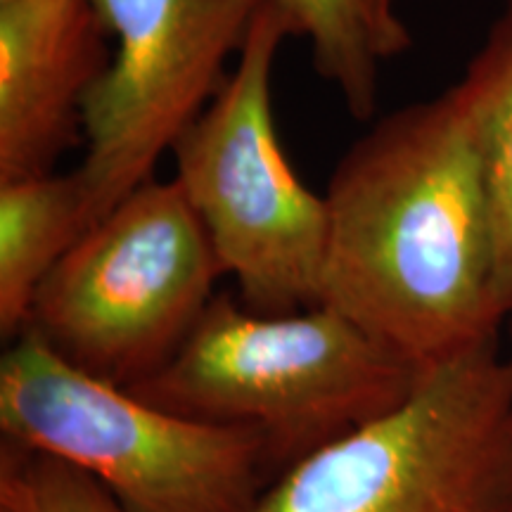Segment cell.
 Returning <instances> with one entry per match:
<instances>
[{
	"label": "cell",
	"mask_w": 512,
	"mask_h": 512,
	"mask_svg": "<svg viewBox=\"0 0 512 512\" xmlns=\"http://www.w3.org/2000/svg\"><path fill=\"white\" fill-rule=\"evenodd\" d=\"M91 226L76 171L0 183V335L5 342L22 335L41 285Z\"/></svg>",
	"instance_id": "9c48e42d"
},
{
	"label": "cell",
	"mask_w": 512,
	"mask_h": 512,
	"mask_svg": "<svg viewBox=\"0 0 512 512\" xmlns=\"http://www.w3.org/2000/svg\"><path fill=\"white\" fill-rule=\"evenodd\" d=\"M112 60L83 102L76 169L95 226L155 178L164 152L219 93L264 0H91Z\"/></svg>",
	"instance_id": "52a82bcc"
},
{
	"label": "cell",
	"mask_w": 512,
	"mask_h": 512,
	"mask_svg": "<svg viewBox=\"0 0 512 512\" xmlns=\"http://www.w3.org/2000/svg\"><path fill=\"white\" fill-rule=\"evenodd\" d=\"M0 510L8 512H126L98 479L50 453L3 441Z\"/></svg>",
	"instance_id": "7c38bea8"
},
{
	"label": "cell",
	"mask_w": 512,
	"mask_h": 512,
	"mask_svg": "<svg viewBox=\"0 0 512 512\" xmlns=\"http://www.w3.org/2000/svg\"><path fill=\"white\" fill-rule=\"evenodd\" d=\"M382 5L387 10H392V12H396V8H394V0H382Z\"/></svg>",
	"instance_id": "5bb4252c"
},
{
	"label": "cell",
	"mask_w": 512,
	"mask_h": 512,
	"mask_svg": "<svg viewBox=\"0 0 512 512\" xmlns=\"http://www.w3.org/2000/svg\"><path fill=\"white\" fill-rule=\"evenodd\" d=\"M510 401V356L491 344L292 463L247 512H510Z\"/></svg>",
	"instance_id": "5b68a950"
},
{
	"label": "cell",
	"mask_w": 512,
	"mask_h": 512,
	"mask_svg": "<svg viewBox=\"0 0 512 512\" xmlns=\"http://www.w3.org/2000/svg\"><path fill=\"white\" fill-rule=\"evenodd\" d=\"M221 275L181 185L150 178L53 268L27 328L83 373L128 389L183 347Z\"/></svg>",
	"instance_id": "8992f818"
},
{
	"label": "cell",
	"mask_w": 512,
	"mask_h": 512,
	"mask_svg": "<svg viewBox=\"0 0 512 512\" xmlns=\"http://www.w3.org/2000/svg\"><path fill=\"white\" fill-rule=\"evenodd\" d=\"M311 46L313 67L358 121L377 110L382 62L411 48V31L382 0H271Z\"/></svg>",
	"instance_id": "30bf717a"
},
{
	"label": "cell",
	"mask_w": 512,
	"mask_h": 512,
	"mask_svg": "<svg viewBox=\"0 0 512 512\" xmlns=\"http://www.w3.org/2000/svg\"><path fill=\"white\" fill-rule=\"evenodd\" d=\"M451 88L482 164L496 242L498 297L512 320V0L467 64L463 79Z\"/></svg>",
	"instance_id": "8fae6325"
},
{
	"label": "cell",
	"mask_w": 512,
	"mask_h": 512,
	"mask_svg": "<svg viewBox=\"0 0 512 512\" xmlns=\"http://www.w3.org/2000/svg\"><path fill=\"white\" fill-rule=\"evenodd\" d=\"M422 377L328 306L264 316L221 294L174 358L128 392L183 418L256 427L287 470L394 411Z\"/></svg>",
	"instance_id": "7a4b0ae2"
},
{
	"label": "cell",
	"mask_w": 512,
	"mask_h": 512,
	"mask_svg": "<svg viewBox=\"0 0 512 512\" xmlns=\"http://www.w3.org/2000/svg\"><path fill=\"white\" fill-rule=\"evenodd\" d=\"M318 306L420 375L498 344L496 242L482 164L448 88L382 117L332 171Z\"/></svg>",
	"instance_id": "6da1fadb"
},
{
	"label": "cell",
	"mask_w": 512,
	"mask_h": 512,
	"mask_svg": "<svg viewBox=\"0 0 512 512\" xmlns=\"http://www.w3.org/2000/svg\"><path fill=\"white\" fill-rule=\"evenodd\" d=\"M290 36V17L264 0L219 93L171 150L223 275L264 316L318 306L328 242L325 195L297 176L273 117V67Z\"/></svg>",
	"instance_id": "277c9868"
},
{
	"label": "cell",
	"mask_w": 512,
	"mask_h": 512,
	"mask_svg": "<svg viewBox=\"0 0 512 512\" xmlns=\"http://www.w3.org/2000/svg\"><path fill=\"white\" fill-rule=\"evenodd\" d=\"M91 0H0V183L53 174L112 60Z\"/></svg>",
	"instance_id": "ba28073f"
},
{
	"label": "cell",
	"mask_w": 512,
	"mask_h": 512,
	"mask_svg": "<svg viewBox=\"0 0 512 512\" xmlns=\"http://www.w3.org/2000/svg\"><path fill=\"white\" fill-rule=\"evenodd\" d=\"M0 430L88 472L126 512H247L283 472L256 427L152 406L64 361L31 328L0 361Z\"/></svg>",
	"instance_id": "3957f363"
},
{
	"label": "cell",
	"mask_w": 512,
	"mask_h": 512,
	"mask_svg": "<svg viewBox=\"0 0 512 512\" xmlns=\"http://www.w3.org/2000/svg\"><path fill=\"white\" fill-rule=\"evenodd\" d=\"M0 512H8V510H0Z\"/></svg>",
	"instance_id": "9a60e30c"
},
{
	"label": "cell",
	"mask_w": 512,
	"mask_h": 512,
	"mask_svg": "<svg viewBox=\"0 0 512 512\" xmlns=\"http://www.w3.org/2000/svg\"><path fill=\"white\" fill-rule=\"evenodd\" d=\"M512 366V354H510ZM510 512H512V401H510Z\"/></svg>",
	"instance_id": "4fadbf2b"
}]
</instances>
